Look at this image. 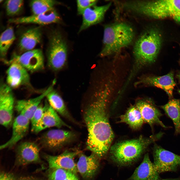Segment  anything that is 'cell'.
I'll return each instance as SVG.
<instances>
[{"mask_svg":"<svg viewBox=\"0 0 180 180\" xmlns=\"http://www.w3.org/2000/svg\"><path fill=\"white\" fill-rule=\"evenodd\" d=\"M161 107L172 120L175 134H180V99H172Z\"/></svg>","mask_w":180,"mask_h":180,"instance_id":"cb8c5ba5","label":"cell"},{"mask_svg":"<svg viewBox=\"0 0 180 180\" xmlns=\"http://www.w3.org/2000/svg\"><path fill=\"white\" fill-rule=\"evenodd\" d=\"M40 149L35 143L23 142L17 146L16 151V164L20 166L41 162Z\"/></svg>","mask_w":180,"mask_h":180,"instance_id":"8fae6325","label":"cell"},{"mask_svg":"<svg viewBox=\"0 0 180 180\" xmlns=\"http://www.w3.org/2000/svg\"><path fill=\"white\" fill-rule=\"evenodd\" d=\"M120 122L125 123L134 129L141 127L144 122L141 113L135 106L129 108L120 117Z\"/></svg>","mask_w":180,"mask_h":180,"instance_id":"d4e9b609","label":"cell"},{"mask_svg":"<svg viewBox=\"0 0 180 180\" xmlns=\"http://www.w3.org/2000/svg\"><path fill=\"white\" fill-rule=\"evenodd\" d=\"M104 30V46L99 54L102 57L118 52L130 44L134 37L132 28L123 22L106 25Z\"/></svg>","mask_w":180,"mask_h":180,"instance_id":"5b68a950","label":"cell"},{"mask_svg":"<svg viewBox=\"0 0 180 180\" xmlns=\"http://www.w3.org/2000/svg\"><path fill=\"white\" fill-rule=\"evenodd\" d=\"M65 180H79L76 174L71 173Z\"/></svg>","mask_w":180,"mask_h":180,"instance_id":"836d02e7","label":"cell"},{"mask_svg":"<svg viewBox=\"0 0 180 180\" xmlns=\"http://www.w3.org/2000/svg\"><path fill=\"white\" fill-rule=\"evenodd\" d=\"M77 154V152L66 150L57 156L45 154L44 158L49 168L63 169L76 174L78 172L74 158Z\"/></svg>","mask_w":180,"mask_h":180,"instance_id":"4fadbf2b","label":"cell"},{"mask_svg":"<svg viewBox=\"0 0 180 180\" xmlns=\"http://www.w3.org/2000/svg\"><path fill=\"white\" fill-rule=\"evenodd\" d=\"M99 158L93 153L88 156L82 154L76 164L78 172L84 178L89 179L95 175L99 166Z\"/></svg>","mask_w":180,"mask_h":180,"instance_id":"44dd1931","label":"cell"},{"mask_svg":"<svg viewBox=\"0 0 180 180\" xmlns=\"http://www.w3.org/2000/svg\"><path fill=\"white\" fill-rule=\"evenodd\" d=\"M68 46L60 32L56 30L50 38L47 52L48 67L54 71L62 69L65 66L67 58Z\"/></svg>","mask_w":180,"mask_h":180,"instance_id":"8992f818","label":"cell"},{"mask_svg":"<svg viewBox=\"0 0 180 180\" xmlns=\"http://www.w3.org/2000/svg\"><path fill=\"white\" fill-rule=\"evenodd\" d=\"M71 173L62 168H49L47 176L49 180H65Z\"/></svg>","mask_w":180,"mask_h":180,"instance_id":"4dcf8cb0","label":"cell"},{"mask_svg":"<svg viewBox=\"0 0 180 180\" xmlns=\"http://www.w3.org/2000/svg\"><path fill=\"white\" fill-rule=\"evenodd\" d=\"M65 126L71 128L59 117L57 112L49 104L46 108L40 122L32 132L38 133L46 129Z\"/></svg>","mask_w":180,"mask_h":180,"instance_id":"7402d4cb","label":"cell"},{"mask_svg":"<svg viewBox=\"0 0 180 180\" xmlns=\"http://www.w3.org/2000/svg\"><path fill=\"white\" fill-rule=\"evenodd\" d=\"M17 62L28 71L34 72L43 69L44 68V55L40 49H34L20 54H14L10 60L5 62L7 64Z\"/></svg>","mask_w":180,"mask_h":180,"instance_id":"9c48e42d","label":"cell"},{"mask_svg":"<svg viewBox=\"0 0 180 180\" xmlns=\"http://www.w3.org/2000/svg\"><path fill=\"white\" fill-rule=\"evenodd\" d=\"M0 180H38L30 177H19L12 173L4 172H1Z\"/></svg>","mask_w":180,"mask_h":180,"instance_id":"d6a6232c","label":"cell"},{"mask_svg":"<svg viewBox=\"0 0 180 180\" xmlns=\"http://www.w3.org/2000/svg\"><path fill=\"white\" fill-rule=\"evenodd\" d=\"M162 180H180V178L164 179Z\"/></svg>","mask_w":180,"mask_h":180,"instance_id":"e575fe53","label":"cell"},{"mask_svg":"<svg viewBox=\"0 0 180 180\" xmlns=\"http://www.w3.org/2000/svg\"><path fill=\"white\" fill-rule=\"evenodd\" d=\"M163 134L160 132L149 138L140 136L136 139L116 143L110 147V158L119 165H130L140 158L151 144L160 139Z\"/></svg>","mask_w":180,"mask_h":180,"instance_id":"3957f363","label":"cell"},{"mask_svg":"<svg viewBox=\"0 0 180 180\" xmlns=\"http://www.w3.org/2000/svg\"><path fill=\"white\" fill-rule=\"evenodd\" d=\"M159 173L148 153L146 154L140 164L126 180H160Z\"/></svg>","mask_w":180,"mask_h":180,"instance_id":"d6986e66","label":"cell"},{"mask_svg":"<svg viewBox=\"0 0 180 180\" xmlns=\"http://www.w3.org/2000/svg\"><path fill=\"white\" fill-rule=\"evenodd\" d=\"M15 39L12 28H8L1 34L0 39V54L4 61L10 47Z\"/></svg>","mask_w":180,"mask_h":180,"instance_id":"4316f807","label":"cell"},{"mask_svg":"<svg viewBox=\"0 0 180 180\" xmlns=\"http://www.w3.org/2000/svg\"><path fill=\"white\" fill-rule=\"evenodd\" d=\"M179 92L180 94V90L179 91Z\"/></svg>","mask_w":180,"mask_h":180,"instance_id":"8d00e7d4","label":"cell"},{"mask_svg":"<svg viewBox=\"0 0 180 180\" xmlns=\"http://www.w3.org/2000/svg\"><path fill=\"white\" fill-rule=\"evenodd\" d=\"M98 2L96 0H77L76 2L78 14L82 15L86 10L96 5Z\"/></svg>","mask_w":180,"mask_h":180,"instance_id":"1f68e13d","label":"cell"},{"mask_svg":"<svg viewBox=\"0 0 180 180\" xmlns=\"http://www.w3.org/2000/svg\"><path fill=\"white\" fill-rule=\"evenodd\" d=\"M49 104L46 101L44 105L40 104L34 113L30 120L31 130L32 132L38 124L43 116L45 110Z\"/></svg>","mask_w":180,"mask_h":180,"instance_id":"f546056e","label":"cell"},{"mask_svg":"<svg viewBox=\"0 0 180 180\" xmlns=\"http://www.w3.org/2000/svg\"><path fill=\"white\" fill-rule=\"evenodd\" d=\"M111 4V3L110 2L101 6L95 5L86 10L82 14V22L78 32L102 22Z\"/></svg>","mask_w":180,"mask_h":180,"instance_id":"ffe728a7","label":"cell"},{"mask_svg":"<svg viewBox=\"0 0 180 180\" xmlns=\"http://www.w3.org/2000/svg\"><path fill=\"white\" fill-rule=\"evenodd\" d=\"M126 8L152 18H171L180 22V0H161L128 2Z\"/></svg>","mask_w":180,"mask_h":180,"instance_id":"277c9868","label":"cell"},{"mask_svg":"<svg viewBox=\"0 0 180 180\" xmlns=\"http://www.w3.org/2000/svg\"><path fill=\"white\" fill-rule=\"evenodd\" d=\"M55 81L49 86L40 95L34 98L28 100H18L14 108L19 114H21L30 120L40 104L42 100L48 93L53 89Z\"/></svg>","mask_w":180,"mask_h":180,"instance_id":"9a60e30c","label":"cell"},{"mask_svg":"<svg viewBox=\"0 0 180 180\" xmlns=\"http://www.w3.org/2000/svg\"><path fill=\"white\" fill-rule=\"evenodd\" d=\"M24 3L22 0H6L5 5L7 14L10 16L18 14L23 8Z\"/></svg>","mask_w":180,"mask_h":180,"instance_id":"f1b7e54d","label":"cell"},{"mask_svg":"<svg viewBox=\"0 0 180 180\" xmlns=\"http://www.w3.org/2000/svg\"><path fill=\"white\" fill-rule=\"evenodd\" d=\"M58 2L52 0H35L31 1L30 5L33 14L45 13L54 9Z\"/></svg>","mask_w":180,"mask_h":180,"instance_id":"83f0119b","label":"cell"},{"mask_svg":"<svg viewBox=\"0 0 180 180\" xmlns=\"http://www.w3.org/2000/svg\"><path fill=\"white\" fill-rule=\"evenodd\" d=\"M110 90V86L106 85L84 112L88 132L86 148L99 158L106 154L114 138L106 112Z\"/></svg>","mask_w":180,"mask_h":180,"instance_id":"6da1fadb","label":"cell"},{"mask_svg":"<svg viewBox=\"0 0 180 180\" xmlns=\"http://www.w3.org/2000/svg\"><path fill=\"white\" fill-rule=\"evenodd\" d=\"M60 21L59 14L53 9L43 14L10 19L9 20L8 22L15 24L32 23L44 25L58 23Z\"/></svg>","mask_w":180,"mask_h":180,"instance_id":"e0dca14e","label":"cell"},{"mask_svg":"<svg viewBox=\"0 0 180 180\" xmlns=\"http://www.w3.org/2000/svg\"><path fill=\"white\" fill-rule=\"evenodd\" d=\"M76 135L72 131L60 129H53L42 134L40 142L46 148L51 150L60 148L74 140Z\"/></svg>","mask_w":180,"mask_h":180,"instance_id":"30bf717a","label":"cell"},{"mask_svg":"<svg viewBox=\"0 0 180 180\" xmlns=\"http://www.w3.org/2000/svg\"><path fill=\"white\" fill-rule=\"evenodd\" d=\"M30 121L24 116L18 114L13 120L12 135L10 138L0 145V149L12 148L22 139L28 131Z\"/></svg>","mask_w":180,"mask_h":180,"instance_id":"2e32d148","label":"cell"},{"mask_svg":"<svg viewBox=\"0 0 180 180\" xmlns=\"http://www.w3.org/2000/svg\"><path fill=\"white\" fill-rule=\"evenodd\" d=\"M6 72L7 84L12 88H16L25 86L32 87L28 71L18 63L15 62L9 64Z\"/></svg>","mask_w":180,"mask_h":180,"instance_id":"7c38bea8","label":"cell"},{"mask_svg":"<svg viewBox=\"0 0 180 180\" xmlns=\"http://www.w3.org/2000/svg\"><path fill=\"white\" fill-rule=\"evenodd\" d=\"M135 106L140 110L144 122L151 126L156 124L165 128H167L160 119L162 114L152 102L140 100L137 102Z\"/></svg>","mask_w":180,"mask_h":180,"instance_id":"ac0fdd59","label":"cell"},{"mask_svg":"<svg viewBox=\"0 0 180 180\" xmlns=\"http://www.w3.org/2000/svg\"><path fill=\"white\" fill-rule=\"evenodd\" d=\"M154 164L160 174L175 172L180 166V156L155 144L153 148Z\"/></svg>","mask_w":180,"mask_h":180,"instance_id":"52a82bcc","label":"cell"},{"mask_svg":"<svg viewBox=\"0 0 180 180\" xmlns=\"http://www.w3.org/2000/svg\"><path fill=\"white\" fill-rule=\"evenodd\" d=\"M161 44L160 34L154 29L146 31L140 36L134 46V62L127 83L129 84L142 68L155 62Z\"/></svg>","mask_w":180,"mask_h":180,"instance_id":"7a4b0ae2","label":"cell"},{"mask_svg":"<svg viewBox=\"0 0 180 180\" xmlns=\"http://www.w3.org/2000/svg\"><path fill=\"white\" fill-rule=\"evenodd\" d=\"M135 84L136 86L142 84L160 88L164 90L169 97L172 98L176 83L174 79V73L171 72L162 76L144 77L140 78Z\"/></svg>","mask_w":180,"mask_h":180,"instance_id":"5bb4252c","label":"cell"},{"mask_svg":"<svg viewBox=\"0 0 180 180\" xmlns=\"http://www.w3.org/2000/svg\"><path fill=\"white\" fill-rule=\"evenodd\" d=\"M177 76L178 78L179 81L180 83V71L178 73L177 75Z\"/></svg>","mask_w":180,"mask_h":180,"instance_id":"d590c367","label":"cell"},{"mask_svg":"<svg viewBox=\"0 0 180 180\" xmlns=\"http://www.w3.org/2000/svg\"><path fill=\"white\" fill-rule=\"evenodd\" d=\"M12 88L1 82L0 86V123L8 128L12 124L14 100Z\"/></svg>","mask_w":180,"mask_h":180,"instance_id":"ba28073f","label":"cell"},{"mask_svg":"<svg viewBox=\"0 0 180 180\" xmlns=\"http://www.w3.org/2000/svg\"><path fill=\"white\" fill-rule=\"evenodd\" d=\"M42 33L40 28L36 27L30 28L21 36L18 43L20 50L25 52L34 49L41 39Z\"/></svg>","mask_w":180,"mask_h":180,"instance_id":"603a6c76","label":"cell"},{"mask_svg":"<svg viewBox=\"0 0 180 180\" xmlns=\"http://www.w3.org/2000/svg\"><path fill=\"white\" fill-rule=\"evenodd\" d=\"M46 98L50 105L57 112L64 117L73 120L62 98L53 89L48 93Z\"/></svg>","mask_w":180,"mask_h":180,"instance_id":"484cf974","label":"cell"}]
</instances>
